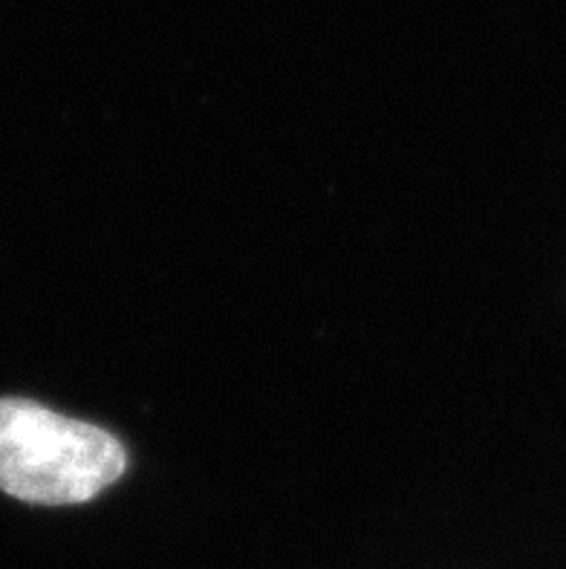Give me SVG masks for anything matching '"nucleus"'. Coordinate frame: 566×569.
Instances as JSON below:
<instances>
[{"label":"nucleus","mask_w":566,"mask_h":569,"mask_svg":"<svg viewBox=\"0 0 566 569\" xmlns=\"http://www.w3.org/2000/svg\"><path fill=\"white\" fill-rule=\"evenodd\" d=\"M128 469L113 433L29 399H0V491L38 506L87 503Z\"/></svg>","instance_id":"obj_1"}]
</instances>
